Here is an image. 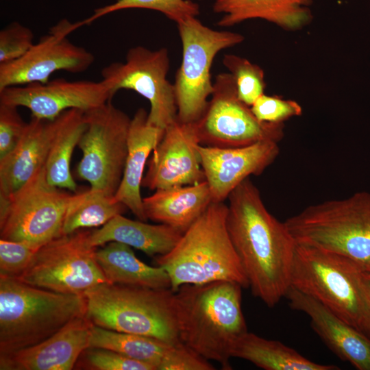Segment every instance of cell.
I'll list each match as a JSON object with an SVG mask.
<instances>
[{
  "label": "cell",
  "mask_w": 370,
  "mask_h": 370,
  "mask_svg": "<svg viewBox=\"0 0 370 370\" xmlns=\"http://www.w3.org/2000/svg\"><path fill=\"white\" fill-rule=\"evenodd\" d=\"M227 227L252 294L275 306L291 286L297 243L247 178L229 195Z\"/></svg>",
  "instance_id": "cell-1"
},
{
  "label": "cell",
  "mask_w": 370,
  "mask_h": 370,
  "mask_svg": "<svg viewBox=\"0 0 370 370\" xmlns=\"http://www.w3.org/2000/svg\"><path fill=\"white\" fill-rule=\"evenodd\" d=\"M243 287L230 281L184 284L175 292L180 341L208 360L230 370V358L247 328L242 310Z\"/></svg>",
  "instance_id": "cell-2"
},
{
  "label": "cell",
  "mask_w": 370,
  "mask_h": 370,
  "mask_svg": "<svg viewBox=\"0 0 370 370\" xmlns=\"http://www.w3.org/2000/svg\"><path fill=\"white\" fill-rule=\"evenodd\" d=\"M227 206L212 202L183 233L167 254L155 257L176 292L184 284L230 281L248 288L249 282L227 227Z\"/></svg>",
  "instance_id": "cell-3"
},
{
  "label": "cell",
  "mask_w": 370,
  "mask_h": 370,
  "mask_svg": "<svg viewBox=\"0 0 370 370\" xmlns=\"http://www.w3.org/2000/svg\"><path fill=\"white\" fill-rule=\"evenodd\" d=\"M84 295L57 293L0 276V355L34 346L86 317Z\"/></svg>",
  "instance_id": "cell-4"
},
{
  "label": "cell",
  "mask_w": 370,
  "mask_h": 370,
  "mask_svg": "<svg viewBox=\"0 0 370 370\" xmlns=\"http://www.w3.org/2000/svg\"><path fill=\"white\" fill-rule=\"evenodd\" d=\"M86 317L96 325L121 332L180 342L175 292L104 282L86 291Z\"/></svg>",
  "instance_id": "cell-5"
},
{
  "label": "cell",
  "mask_w": 370,
  "mask_h": 370,
  "mask_svg": "<svg viewBox=\"0 0 370 370\" xmlns=\"http://www.w3.org/2000/svg\"><path fill=\"white\" fill-rule=\"evenodd\" d=\"M362 267L334 252L298 244L291 286L363 332L368 312Z\"/></svg>",
  "instance_id": "cell-6"
},
{
  "label": "cell",
  "mask_w": 370,
  "mask_h": 370,
  "mask_svg": "<svg viewBox=\"0 0 370 370\" xmlns=\"http://www.w3.org/2000/svg\"><path fill=\"white\" fill-rule=\"evenodd\" d=\"M298 244L348 258L363 267L370 261V193L313 204L284 221Z\"/></svg>",
  "instance_id": "cell-7"
},
{
  "label": "cell",
  "mask_w": 370,
  "mask_h": 370,
  "mask_svg": "<svg viewBox=\"0 0 370 370\" xmlns=\"http://www.w3.org/2000/svg\"><path fill=\"white\" fill-rule=\"evenodd\" d=\"M182 45V58L173 84L177 119L196 122L204 112L208 97L213 92L210 69L216 55L244 40L238 33L217 31L204 25L196 17L177 24Z\"/></svg>",
  "instance_id": "cell-8"
},
{
  "label": "cell",
  "mask_w": 370,
  "mask_h": 370,
  "mask_svg": "<svg viewBox=\"0 0 370 370\" xmlns=\"http://www.w3.org/2000/svg\"><path fill=\"white\" fill-rule=\"evenodd\" d=\"M72 194L49 184L45 166L15 193L0 199V237L35 250L62 235Z\"/></svg>",
  "instance_id": "cell-9"
},
{
  "label": "cell",
  "mask_w": 370,
  "mask_h": 370,
  "mask_svg": "<svg viewBox=\"0 0 370 370\" xmlns=\"http://www.w3.org/2000/svg\"><path fill=\"white\" fill-rule=\"evenodd\" d=\"M90 232L79 230L40 247L16 279L35 287L82 295L107 282L96 259L97 249L90 243Z\"/></svg>",
  "instance_id": "cell-10"
},
{
  "label": "cell",
  "mask_w": 370,
  "mask_h": 370,
  "mask_svg": "<svg viewBox=\"0 0 370 370\" xmlns=\"http://www.w3.org/2000/svg\"><path fill=\"white\" fill-rule=\"evenodd\" d=\"M86 127L78 143L77 176L90 188L114 196L122 179L131 119L110 101L85 112Z\"/></svg>",
  "instance_id": "cell-11"
},
{
  "label": "cell",
  "mask_w": 370,
  "mask_h": 370,
  "mask_svg": "<svg viewBox=\"0 0 370 370\" xmlns=\"http://www.w3.org/2000/svg\"><path fill=\"white\" fill-rule=\"evenodd\" d=\"M213 86L204 112L194 123L200 145L238 147L265 140L279 143L283 138L284 123L259 121L238 98L230 73L216 75Z\"/></svg>",
  "instance_id": "cell-12"
},
{
  "label": "cell",
  "mask_w": 370,
  "mask_h": 370,
  "mask_svg": "<svg viewBox=\"0 0 370 370\" xmlns=\"http://www.w3.org/2000/svg\"><path fill=\"white\" fill-rule=\"evenodd\" d=\"M169 65L166 48L136 46L129 49L125 62L104 67L101 80L113 96L121 89H129L146 98L150 104L148 122L164 131L177 116L174 86L167 79Z\"/></svg>",
  "instance_id": "cell-13"
},
{
  "label": "cell",
  "mask_w": 370,
  "mask_h": 370,
  "mask_svg": "<svg viewBox=\"0 0 370 370\" xmlns=\"http://www.w3.org/2000/svg\"><path fill=\"white\" fill-rule=\"evenodd\" d=\"M82 25V21L73 23L62 20L21 58L0 64V90L9 86L47 82L57 71L74 73L86 71L93 64L95 56L67 38Z\"/></svg>",
  "instance_id": "cell-14"
},
{
  "label": "cell",
  "mask_w": 370,
  "mask_h": 370,
  "mask_svg": "<svg viewBox=\"0 0 370 370\" xmlns=\"http://www.w3.org/2000/svg\"><path fill=\"white\" fill-rule=\"evenodd\" d=\"M113 95L102 81L54 79L45 83L13 86L0 90V103L25 107L32 116L53 120L70 109L88 111L111 100Z\"/></svg>",
  "instance_id": "cell-15"
},
{
  "label": "cell",
  "mask_w": 370,
  "mask_h": 370,
  "mask_svg": "<svg viewBox=\"0 0 370 370\" xmlns=\"http://www.w3.org/2000/svg\"><path fill=\"white\" fill-rule=\"evenodd\" d=\"M194 123L177 119L164 130L149 158L142 186L151 190L187 186L205 181Z\"/></svg>",
  "instance_id": "cell-16"
},
{
  "label": "cell",
  "mask_w": 370,
  "mask_h": 370,
  "mask_svg": "<svg viewBox=\"0 0 370 370\" xmlns=\"http://www.w3.org/2000/svg\"><path fill=\"white\" fill-rule=\"evenodd\" d=\"M198 151L212 201L223 202L249 175L262 173L278 156L280 148L278 143L265 140L238 147L199 145Z\"/></svg>",
  "instance_id": "cell-17"
},
{
  "label": "cell",
  "mask_w": 370,
  "mask_h": 370,
  "mask_svg": "<svg viewBox=\"0 0 370 370\" xmlns=\"http://www.w3.org/2000/svg\"><path fill=\"white\" fill-rule=\"evenodd\" d=\"M291 308L303 312L325 344L358 370H370V337L325 306L290 286L286 296Z\"/></svg>",
  "instance_id": "cell-18"
},
{
  "label": "cell",
  "mask_w": 370,
  "mask_h": 370,
  "mask_svg": "<svg viewBox=\"0 0 370 370\" xmlns=\"http://www.w3.org/2000/svg\"><path fill=\"white\" fill-rule=\"evenodd\" d=\"M91 323L78 318L34 346L0 355L1 370H71L88 347Z\"/></svg>",
  "instance_id": "cell-19"
},
{
  "label": "cell",
  "mask_w": 370,
  "mask_h": 370,
  "mask_svg": "<svg viewBox=\"0 0 370 370\" xmlns=\"http://www.w3.org/2000/svg\"><path fill=\"white\" fill-rule=\"evenodd\" d=\"M55 119L32 116L16 147L0 158V199L12 195L45 166Z\"/></svg>",
  "instance_id": "cell-20"
},
{
  "label": "cell",
  "mask_w": 370,
  "mask_h": 370,
  "mask_svg": "<svg viewBox=\"0 0 370 370\" xmlns=\"http://www.w3.org/2000/svg\"><path fill=\"white\" fill-rule=\"evenodd\" d=\"M164 131L148 122V112L139 108L131 119L124 171L114 198L140 221H146L140 187L151 153Z\"/></svg>",
  "instance_id": "cell-21"
},
{
  "label": "cell",
  "mask_w": 370,
  "mask_h": 370,
  "mask_svg": "<svg viewBox=\"0 0 370 370\" xmlns=\"http://www.w3.org/2000/svg\"><path fill=\"white\" fill-rule=\"evenodd\" d=\"M213 10L223 16L221 27H231L249 19H263L288 31L308 25L312 0H212Z\"/></svg>",
  "instance_id": "cell-22"
},
{
  "label": "cell",
  "mask_w": 370,
  "mask_h": 370,
  "mask_svg": "<svg viewBox=\"0 0 370 370\" xmlns=\"http://www.w3.org/2000/svg\"><path fill=\"white\" fill-rule=\"evenodd\" d=\"M147 219L166 224L184 232L212 201L207 182L158 189L143 198Z\"/></svg>",
  "instance_id": "cell-23"
},
{
  "label": "cell",
  "mask_w": 370,
  "mask_h": 370,
  "mask_svg": "<svg viewBox=\"0 0 370 370\" xmlns=\"http://www.w3.org/2000/svg\"><path fill=\"white\" fill-rule=\"evenodd\" d=\"M183 233L166 224L151 225L118 214L101 228L90 231L89 241L96 247L112 241L119 242L156 257L169 253Z\"/></svg>",
  "instance_id": "cell-24"
},
{
  "label": "cell",
  "mask_w": 370,
  "mask_h": 370,
  "mask_svg": "<svg viewBox=\"0 0 370 370\" xmlns=\"http://www.w3.org/2000/svg\"><path fill=\"white\" fill-rule=\"evenodd\" d=\"M96 259L108 282L152 288H171L167 272L139 260L132 247L112 241L96 251Z\"/></svg>",
  "instance_id": "cell-25"
},
{
  "label": "cell",
  "mask_w": 370,
  "mask_h": 370,
  "mask_svg": "<svg viewBox=\"0 0 370 370\" xmlns=\"http://www.w3.org/2000/svg\"><path fill=\"white\" fill-rule=\"evenodd\" d=\"M86 127L85 111L80 109L68 110L55 119V130L45 165L47 180L51 185L76 192L71 160Z\"/></svg>",
  "instance_id": "cell-26"
},
{
  "label": "cell",
  "mask_w": 370,
  "mask_h": 370,
  "mask_svg": "<svg viewBox=\"0 0 370 370\" xmlns=\"http://www.w3.org/2000/svg\"><path fill=\"white\" fill-rule=\"evenodd\" d=\"M239 358L265 370H338V366L311 361L282 343L246 332L237 341L232 358Z\"/></svg>",
  "instance_id": "cell-27"
},
{
  "label": "cell",
  "mask_w": 370,
  "mask_h": 370,
  "mask_svg": "<svg viewBox=\"0 0 370 370\" xmlns=\"http://www.w3.org/2000/svg\"><path fill=\"white\" fill-rule=\"evenodd\" d=\"M127 208L114 196L92 188L72 194L68 202L62 227V235L87 227L103 225Z\"/></svg>",
  "instance_id": "cell-28"
},
{
  "label": "cell",
  "mask_w": 370,
  "mask_h": 370,
  "mask_svg": "<svg viewBox=\"0 0 370 370\" xmlns=\"http://www.w3.org/2000/svg\"><path fill=\"white\" fill-rule=\"evenodd\" d=\"M173 343L147 336L117 332L91 323L88 347H102L158 368ZM175 344V343H174Z\"/></svg>",
  "instance_id": "cell-29"
},
{
  "label": "cell",
  "mask_w": 370,
  "mask_h": 370,
  "mask_svg": "<svg viewBox=\"0 0 370 370\" xmlns=\"http://www.w3.org/2000/svg\"><path fill=\"white\" fill-rule=\"evenodd\" d=\"M132 8L160 12L176 24L189 18L196 17L199 14V5L191 0H117L113 3L96 9L82 23L84 25H88L111 12Z\"/></svg>",
  "instance_id": "cell-30"
},
{
  "label": "cell",
  "mask_w": 370,
  "mask_h": 370,
  "mask_svg": "<svg viewBox=\"0 0 370 370\" xmlns=\"http://www.w3.org/2000/svg\"><path fill=\"white\" fill-rule=\"evenodd\" d=\"M223 65L234 81L238 98L251 106L265 88L264 73L257 64L234 54H225Z\"/></svg>",
  "instance_id": "cell-31"
},
{
  "label": "cell",
  "mask_w": 370,
  "mask_h": 370,
  "mask_svg": "<svg viewBox=\"0 0 370 370\" xmlns=\"http://www.w3.org/2000/svg\"><path fill=\"white\" fill-rule=\"evenodd\" d=\"M74 369L90 370H153L149 365L102 347H87Z\"/></svg>",
  "instance_id": "cell-32"
},
{
  "label": "cell",
  "mask_w": 370,
  "mask_h": 370,
  "mask_svg": "<svg viewBox=\"0 0 370 370\" xmlns=\"http://www.w3.org/2000/svg\"><path fill=\"white\" fill-rule=\"evenodd\" d=\"M250 108L259 121L273 123H284L302 113V108L297 101L264 94L258 97Z\"/></svg>",
  "instance_id": "cell-33"
},
{
  "label": "cell",
  "mask_w": 370,
  "mask_h": 370,
  "mask_svg": "<svg viewBox=\"0 0 370 370\" xmlns=\"http://www.w3.org/2000/svg\"><path fill=\"white\" fill-rule=\"evenodd\" d=\"M32 31L14 22L0 32V64L14 61L24 56L34 45Z\"/></svg>",
  "instance_id": "cell-34"
},
{
  "label": "cell",
  "mask_w": 370,
  "mask_h": 370,
  "mask_svg": "<svg viewBox=\"0 0 370 370\" xmlns=\"http://www.w3.org/2000/svg\"><path fill=\"white\" fill-rule=\"evenodd\" d=\"M36 250L17 241L0 239V276L18 278Z\"/></svg>",
  "instance_id": "cell-35"
},
{
  "label": "cell",
  "mask_w": 370,
  "mask_h": 370,
  "mask_svg": "<svg viewBox=\"0 0 370 370\" xmlns=\"http://www.w3.org/2000/svg\"><path fill=\"white\" fill-rule=\"evenodd\" d=\"M16 106L0 103V158L9 153L22 137L27 123Z\"/></svg>",
  "instance_id": "cell-36"
},
{
  "label": "cell",
  "mask_w": 370,
  "mask_h": 370,
  "mask_svg": "<svg viewBox=\"0 0 370 370\" xmlns=\"http://www.w3.org/2000/svg\"><path fill=\"white\" fill-rule=\"evenodd\" d=\"M208 360L182 341L172 344L158 370H213Z\"/></svg>",
  "instance_id": "cell-37"
},
{
  "label": "cell",
  "mask_w": 370,
  "mask_h": 370,
  "mask_svg": "<svg viewBox=\"0 0 370 370\" xmlns=\"http://www.w3.org/2000/svg\"><path fill=\"white\" fill-rule=\"evenodd\" d=\"M363 276L366 286L368 304L367 317L363 332L370 337V272L364 271Z\"/></svg>",
  "instance_id": "cell-38"
},
{
  "label": "cell",
  "mask_w": 370,
  "mask_h": 370,
  "mask_svg": "<svg viewBox=\"0 0 370 370\" xmlns=\"http://www.w3.org/2000/svg\"><path fill=\"white\" fill-rule=\"evenodd\" d=\"M363 270L370 272V261L363 267Z\"/></svg>",
  "instance_id": "cell-39"
}]
</instances>
